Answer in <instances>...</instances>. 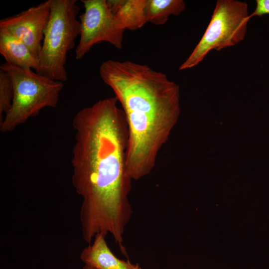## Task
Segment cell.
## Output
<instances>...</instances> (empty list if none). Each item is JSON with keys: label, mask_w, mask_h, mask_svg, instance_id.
Returning a JSON list of instances; mask_svg holds the SVG:
<instances>
[{"label": "cell", "mask_w": 269, "mask_h": 269, "mask_svg": "<svg viewBox=\"0 0 269 269\" xmlns=\"http://www.w3.org/2000/svg\"><path fill=\"white\" fill-rule=\"evenodd\" d=\"M13 97L12 79L8 73L0 69V122L3 119V113L6 114L10 109Z\"/></svg>", "instance_id": "12"}, {"label": "cell", "mask_w": 269, "mask_h": 269, "mask_svg": "<svg viewBox=\"0 0 269 269\" xmlns=\"http://www.w3.org/2000/svg\"><path fill=\"white\" fill-rule=\"evenodd\" d=\"M114 97L79 110L72 126V182L82 198V235L87 244L110 234L122 245L133 211L129 199L132 181L126 173L128 124Z\"/></svg>", "instance_id": "1"}, {"label": "cell", "mask_w": 269, "mask_h": 269, "mask_svg": "<svg viewBox=\"0 0 269 269\" xmlns=\"http://www.w3.org/2000/svg\"><path fill=\"white\" fill-rule=\"evenodd\" d=\"M265 14H269V0H257L256 8L250 17Z\"/></svg>", "instance_id": "13"}, {"label": "cell", "mask_w": 269, "mask_h": 269, "mask_svg": "<svg viewBox=\"0 0 269 269\" xmlns=\"http://www.w3.org/2000/svg\"><path fill=\"white\" fill-rule=\"evenodd\" d=\"M51 0L32 6L12 16L2 18L0 28L20 39L39 58L50 13Z\"/></svg>", "instance_id": "7"}, {"label": "cell", "mask_w": 269, "mask_h": 269, "mask_svg": "<svg viewBox=\"0 0 269 269\" xmlns=\"http://www.w3.org/2000/svg\"><path fill=\"white\" fill-rule=\"evenodd\" d=\"M76 0H51L50 13L44 32L39 66L36 71L49 79L65 82L67 55L81 32Z\"/></svg>", "instance_id": "3"}, {"label": "cell", "mask_w": 269, "mask_h": 269, "mask_svg": "<svg viewBox=\"0 0 269 269\" xmlns=\"http://www.w3.org/2000/svg\"><path fill=\"white\" fill-rule=\"evenodd\" d=\"M0 69L8 73L13 85L11 107L0 122L2 132L13 131L44 108L57 106L63 82L6 62Z\"/></svg>", "instance_id": "4"}, {"label": "cell", "mask_w": 269, "mask_h": 269, "mask_svg": "<svg viewBox=\"0 0 269 269\" xmlns=\"http://www.w3.org/2000/svg\"><path fill=\"white\" fill-rule=\"evenodd\" d=\"M185 8L183 0H147L148 22L162 25L167 22L169 16L178 15Z\"/></svg>", "instance_id": "11"}, {"label": "cell", "mask_w": 269, "mask_h": 269, "mask_svg": "<svg viewBox=\"0 0 269 269\" xmlns=\"http://www.w3.org/2000/svg\"><path fill=\"white\" fill-rule=\"evenodd\" d=\"M120 28L135 30L142 27L147 20V0H107Z\"/></svg>", "instance_id": "9"}, {"label": "cell", "mask_w": 269, "mask_h": 269, "mask_svg": "<svg viewBox=\"0 0 269 269\" xmlns=\"http://www.w3.org/2000/svg\"><path fill=\"white\" fill-rule=\"evenodd\" d=\"M127 120L129 138L126 173L137 180L155 166L180 115V88L166 74L146 64L109 59L99 67Z\"/></svg>", "instance_id": "2"}, {"label": "cell", "mask_w": 269, "mask_h": 269, "mask_svg": "<svg viewBox=\"0 0 269 269\" xmlns=\"http://www.w3.org/2000/svg\"><path fill=\"white\" fill-rule=\"evenodd\" d=\"M250 18L247 2L236 0H217L204 34L179 69L196 66L211 51H219L243 41Z\"/></svg>", "instance_id": "5"}, {"label": "cell", "mask_w": 269, "mask_h": 269, "mask_svg": "<svg viewBox=\"0 0 269 269\" xmlns=\"http://www.w3.org/2000/svg\"><path fill=\"white\" fill-rule=\"evenodd\" d=\"M105 237L97 234L92 243L83 249L80 258L85 265L94 269H141L137 264L118 258L109 248Z\"/></svg>", "instance_id": "8"}, {"label": "cell", "mask_w": 269, "mask_h": 269, "mask_svg": "<svg viewBox=\"0 0 269 269\" xmlns=\"http://www.w3.org/2000/svg\"><path fill=\"white\" fill-rule=\"evenodd\" d=\"M81 2L84 11L79 16L81 32L75 49V59H81L94 45L102 42L121 49L125 30L118 25L107 0H82Z\"/></svg>", "instance_id": "6"}, {"label": "cell", "mask_w": 269, "mask_h": 269, "mask_svg": "<svg viewBox=\"0 0 269 269\" xmlns=\"http://www.w3.org/2000/svg\"><path fill=\"white\" fill-rule=\"evenodd\" d=\"M0 53L6 62L18 67L37 70L39 58L19 38L0 28Z\"/></svg>", "instance_id": "10"}, {"label": "cell", "mask_w": 269, "mask_h": 269, "mask_svg": "<svg viewBox=\"0 0 269 269\" xmlns=\"http://www.w3.org/2000/svg\"><path fill=\"white\" fill-rule=\"evenodd\" d=\"M82 269H93V268H91V267H89V266H87V265H85V266L82 268Z\"/></svg>", "instance_id": "14"}]
</instances>
